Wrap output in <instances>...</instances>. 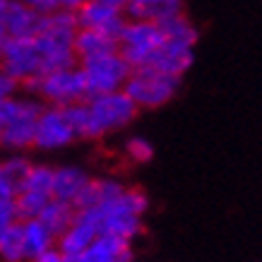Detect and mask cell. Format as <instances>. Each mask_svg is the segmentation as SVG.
Wrapping results in <instances>:
<instances>
[{
	"instance_id": "1",
	"label": "cell",
	"mask_w": 262,
	"mask_h": 262,
	"mask_svg": "<svg viewBox=\"0 0 262 262\" xmlns=\"http://www.w3.org/2000/svg\"><path fill=\"white\" fill-rule=\"evenodd\" d=\"M77 140H101L118 133L137 118V106L130 101L125 92L89 96L84 103L65 108Z\"/></svg>"
},
{
	"instance_id": "2",
	"label": "cell",
	"mask_w": 262,
	"mask_h": 262,
	"mask_svg": "<svg viewBox=\"0 0 262 262\" xmlns=\"http://www.w3.org/2000/svg\"><path fill=\"white\" fill-rule=\"evenodd\" d=\"M149 209V198L142 188H125L118 200L99 207L101 233L133 243L144 231L142 216Z\"/></svg>"
},
{
	"instance_id": "3",
	"label": "cell",
	"mask_w": 262,
	"mask_h": 262,
	"mask_svg": "<svg viewBox=\"0 0 262 262\" xmlns=\"http://www.w3.org/2000/svg\"><path fill=\"white\" fill-rule=\"evenodd\" d=\"M22 89L29 96L39 99L43 106H56V108H70V106L84 103L89 99L87 82H84L80 65L68 68V70L46 72L39 80L24 84Z\"/></svg>"
},
{
	"instance_id": "4",
	"label": "cell",
	"mask_w": 262,
	"mask_h": 262,
	"mask_svg": "<svg viewBox=\"0 0 262 262\" xmlns=\"http://www.w3.org/2000/svg\"><path fill=\"white\" fill-rule=\"evenodd\" d=\"M43 111V103L34 96H15L8 101V120L0 133V147L12 151H24L34 147L36 123Z\"/></svg>"
},
{
	"instance_id": "5",
	"label": "cell",
	"mask_w": 262,
	"mask_h": 262,
	"mask_svg": "<svg viewBox=\"0 0 262 262\" xmlns=\"http://www.w3.org/2000/svg\"><path fill=\"white\" fill-rule=\"evenodd\" d=\"M178 89H181V80L149 70V68H142V70H133L123 92L130 96V101L137 106V111H142V108L166 106L178 94Z\"/></svg>"
},
{
	"instance_id": "6",
	"label": "cell",
	"mask_w": 262,
	"mask_h": 262,
	"mask_svg": "<svg viewBox=\"0 0 262 262\" xmlns=\"http://www.w3.org/2000/svg\"><path fill=\"white\" fill-rule=\"evenodd\" d=\"M161 43H164V34L159 24L127 19L118 36V53L130 65V70H142L149 65L151 56L161 48Z\"/></svg>"
},
{
	"instance_id": "7",
	"label": "cell",
	"mask_w": 262,
	"mask_h": 262,
	"mask_svg": "<svg viewBox=\"0 0 262 262\" xmlns=\"http://www.w3.org/2000/svg\"><path fill=\"white\" fill-rule=\"evenodd\" d=\"M0 70L8 72L10 77L24 87L29 82L39 80L46 75V60L36 39H10L5 43L3 58H0Z\"/></svg>"
},
{
	"instance_id": "8",
	"label": "cell",
	"mask_w": 262,
	"mask_h": 262,
	"mask_svg": "<svg viewBox=\"0 0 262 262\" xmlns=\"http://www.w3.org/2000/svg\"><path fill=\"white\" fill-rule=\"evenodd\" d=\"M80 70L84 75V82H87L89 96L123 92L125 82L133 75L130 65L120 58V53L101 56V58H94V60H84V63H80Z\"/></svg>"
},
{
	"instance_id": "9",
	"label": "cell",
	"mask_w": 262,
	"mask_h": 262,
	"mask_svg": "<svg viewBox=\"0 0 262 262\" xmlns=\"http://www.w3.org/2000/svg\"><path fill=\"white\" fill-rule=\"evenodd\" d=\"M75 15H77L80 29H94V32L108 34L116 41L127 22L123 0H84Z\"/></svg>"
},
{
	"instance_id": "10",
	"label": "cell",
	"mask_w": 262,
	"mask_h": 262,
	"mask_svg": "<svg viewBox=\"0 0 262 262\" xmlns=\"http://www.w3.org/2000/svg\"><path fill=\"white\" fill-rule=\"evenodd\" d=\"M99 236H101V216H99V209L75 212V222L56 241V248L70 262H75Z\"/></svg>"
},
{
	"instance_id": "11",
	"label": "cell",
	"mask_w": 262,
	"mask_h": 262,
	"mask_svg": "<svg viewBox=\"0 0 262 262\" xmlns=\"http://www.w3.org/2000/svg\"><path fill=\"white\" fill-rule=\"evenodd\" d=\"M77 140L75 130L70 125L68 111L65 108H56V106H43V111L36 123V135H34V147L43 151L63 149L68 144Z\"/></svg>"
},
{
	"instance_id": "12",
	"label": "cell",
	"mask_w": 262,
	"mask_h": 262,
	"mask_svg": "<svg viewBox=\"0 0 262 262\" xmlns=\"http://www.w3.org/2000/svg\"><path fill=\"white\" fill-rule=\"evenodd\" d=\"M192 60H195V46H188V43H178V41H168L164 39L161 48L151 56L149 60V70H157L161 75H168V77H176L181 80L185 72L190 70Z\"/></svg>"
},
{
	"instance_id": "13",
	"label": "cell",
	"mask_w": 262,
	"mask_h": 262,
	"mask_svg": "<svg viewBox=\"0 0 262 262\" xmlns=\"http://www.w3.org/2000/svg\"><path fill=\"white\" fill-rule=\"evenodd\" d=\"M3 27L8 39H34L41 29V15L29 8V3H10L5 5Z\"/></svg>"
},
{
	"instance_id": "14",
	"label": "cell",
	"mask_w": 262,
	"mask_h": 262,
	"mask_svg": "<svg viewBox=\"0 0 262 262\" xmlns=\"http://www.w3.org/2000/svg\"><path fill=\"white\" fill-rule=\"evenodd\" d=\"M181 12H185V5L181 0H130L125 3V17L135 22L161 24Z\"/></svg>"
},
{
	"instance_id": "15",
	"label": "cell",
	"mask_w": 262,
	"mask_h": 262,
	"mask_svg": "<svg viewBox=\"0 0 262 262\" xmlns=\"http://www.w3.org/2000/svg\"><path fill=\"white\" fill-rule=\"evenodd\" d=\"M92 176L80 166H56L53 168V188H51V200L63 202V205H75L80 198L84 185Z\"/></svg>"
},
{
	"instance_id": "16",
	"label": "cell",
	"mask_w": 262,
	"mask_h": 262,
	"mask_svg": "<svg viewBox=\"0 0 262 262\" xmlns=\"http://www.w3.org/2000/svg\"><path fill=\"white\" fill-rule=\"evenodd\" d=\"M75 262H133V246L101 233Z\"/></svg>"
},
{
	"instance_id": "17",
	"label": "cell",
	"mask_w": 262,
	"mask_h": 262,
	"mask_svg": "<svg viewBox=\"0 0 262 262\" xmlns=\"http://www.w3.org/2000/svg\"><path fill=\"white\" fill-rule=\"evenodd\" d=\"M72 48H75V58H77V65H80L84 60L118 53V41L108 36V34L94 32V29H80L77 36H75V46Z\"/></svg>"
},
{
	"instance_id": "18",
	"label": "cell",
	"mask_w": 262,
	"mask_h": 262,
	"mask_svg": "<svg viewBox=\"0 0 262 262\" xmlns=\"http://www.w3.org/2000/svg\"><path fill=\"white\" fill-rule=\"evenodd\" d=\"M22 231H24V260L27 262H36L43 253H48L51 248H56L53 233L39 219L22 222Z\"/></svg>"
},
{
	"instance_id": "19",
	"label": "cell",
	"mask_w": 262,
	"mask_h": 262,
	"mask_svg": "<svg viewBox=\"0 0 262 262\" xmlns=\"http://www.w3.org/2000/svg\"><path fill=\"white\" fill-rule=\"evenodd\" d=\"M39 222L43 224V226H46V229L53 233V238L58 241L65 233V231L70 229V224L75 222V207L51 200V202L46 205V209L41 212Z\"/></svg>"
},
{
	"instance_id": "20",
	"label": "cell",
	"mask_w": 262,
	"mask_h": 262,
	"mask_svg": "<svg viewBox=\"0 0 262 262\" xmlns=\"http://www.w3.org/2000/svg\"><path fill=\"white\" fill-rule=\"evenodd\" d=\"M159 29H161V34H164V39L178 41V43H188V46H195L200 39V29L190 22V17L185 15V12L171 17L166 22H161Z\"/></svg>"
},
{
	"instance_id": "21",
	"label": "cell",
	"mask_w": 262,
	"mask_h": 262,
	"mask_svg": "<svg viewBox=\"0 0 262 262\" xmlns=\"http://www.w3.org/2000/svg\"><path fill=\"white\" fill-rule=\"evenodd\" d=\"M32 166L34 164L27 159V157L15 154V157H10V159L0 161V181L5 183L8 188H12L15 192H19L24 188V181H27Z\"/></svg>"
},
{
	"instance_id": "22",
	"label": "cell",
	"mask_w": 262,
	"mask_h": 262,
	"mask_svg": "<svg viewBox=\"0 0 262 262\" xmlns=\"http://www.w3.org/2000/svg\"><path fill=\"white\" fill-rule=\"evenodd\" d=\"M0 262H27L24 260L22 222H15L3 236H0Z\"/></svg>"
},
{
	"instance_id": "23",
	"label": "cell",
	"mask_w": 262,
	"mask_h": 262,
	"mask_svg": "<svg viewBox=\"0 0 262 262\" xmlns=\"http://www.w3.org/2000/svg\"><path fill=\"white\" fill-rule=\"evenodd\" d=\"M48 202H51L48 195H39V192H29V190L17 192V200H15L17 219H19V222H32V219H39L41 212L46 209Z\"/></svg>"
},
{
	"instance_id": "24",
	"label": "cell",
	"mask_w": 262,
	"mask_h": 262,
	"mask_svg": "<svg viewBox=\"0 0 262 262\" xmlns=\"http://www.w3.org/2000/svg\"><path fill=\"white\" fill-rule=\"evenodd\" d=\"M51 188H53V166L34 164L32 171H29V176H27V181H24L22 190L39 192V195H48V198H51Z\"/></svg>"
},
{
	"instance_id": "25",
	"label": "cell",
	"mask_w": 262,
	"mask_h": 262,
	"mask_svg": "<svg viewBox=\"0 0 262 262\" xmlns=\"http://www.w3.org/2000/svg\"><path fill=\"white\" fill-rule=\"evenodd\" d=\"M125 154H127V159L135 161V164H147L154 157V147L144 137H130L125 142Z\"/></svg>"
},
{
	"instance_id": "26",
	"label": "cell",
	"mask_w": 262,
	"mask_h": 262,
	"mask_svg": "<svg viewBox=\"0 0 262 262\" xmlns=\"http://www.w3.org/2000/svg\"><path fill=\"white\" fill-rule=\"evenodd\" d=\"M19 84H17L12 77H10L8 72L0 70V103L10 101V99H15V96H19Z\"/></svg>"
},
{
	"instance_id": "27",
	"label": "cell",
	"mask_w": 262,
	"mask_h": 262,
	"mask_svg": "<svg viewBox=\"0 0 262 262\" xmlns=\"http://www.w3.org/2000/svg\"><path fill=\"white\" fill-rule=\"evenodd\" d=\"M15 200H17V192L12 190V188H8L5 183L0 181V212L15 209Z\"/></svg>"
},
{
	"instance_id": "28",
	"label": "cell",
	"mask_w": 262,
	"mask_h": 262,
	"mask_svg": "<svg viewBox=\"0 0 262 262\" xmlns=\"http://www.w3.org/2000/svg\"><path fill=\"white\" fill-rule=\"evenodd\" d=\"M36 262H70V260H68V257H65V255L58 250V248H51V250L41 255Z\"/></svg>"
},
{
	"instance_id": "29",
	"label": "cell",
	"mask_w": 262,
	"mask_h": 262,
	"mask_svg": "<svg viewBox=\"0 0 262 262\" xmlns=\"http://www.w3.org/2000/svg\"><path fill=\"white\" fill-rule=\"evenodd\" d=\"M5 5L8 0H0V58H3V51H5V43H8V34H5V27H3V15H5Z\"/></svg>"
},
{
	"instance_id": "30",
	"label": "cell",
	"mask_w": 262,
	"mask_h": 262,
	"mask_svg": "<svg viewBox=\"0 0 262 262\" xmlns=\"http://www.w3.org/2000/svg\"><path fill=\"white\" fill-rule=\"evenodd\" d=\"M5 120H8V101L0 103V133H3V127H5Z\"/></svg>"
}]
</instances>
